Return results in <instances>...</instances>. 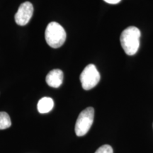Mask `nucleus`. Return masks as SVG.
Instances as JSON below:
<instances>
[{
  "label": "nucleus",
  "instance_id": "nucleus-9",
  "mask_svg": "<svg viewBox=\"0 0 153 153\" xmlns=\"http://www.w3.org/2000/svg\"><path fill=\"white\" fill-rule=\"evenodd\" d=\"M94 153H114V152L110 145H104L101 146Z\"/></svg>",
  "mask_w": 153,
  "mask_h": 153
},
{
  "label": "nucleus",
  "instance_id": "nucleus-10",
  "mask_svg": "<svg viewBox=\"0 0 153 153\" xmlns=\"http://www.w3.org/2000/svg\"><path fill=\"white\" fill-rule=\"evenodd\" d=\"M106 3L111 4H116L119 3L121 0H104Z\"/></svg>",
  "mask_w": 153,
  "mask_h": 153
},
{
  "label": "nucleus",
  "instance_id": "nucleus-2",
  "mask_svg": "<svg viewBox=\"0 0 153 153\" xmlns=\"http://www.w3.org/2000/svg\"><path fill=\"white\" fill-rule=\"evenodd\" d=\"M66 32L64 28L57 22H51L47 26L45 38L48 45L53 48H58L65 42Z\"/></svg>",
  "mask_w": 153,
  "mask_h": 153
},
{
  "label": "nucleus",
  "instance_id": "nucleus-8",
  "mask_svg": "<svg viewBox=\"0 0 153 153\" xmlns=\"http://www.w3.org/2000/svg\"><path fill=\"white\" fill-rule=\"evenodd\" d=\"M11 126V120L9 114L6 112H0V130L9 128Z\"/></svg>",
  "mask_w": 153,
  "mask_h": 153
},
{
  "label": "nucleus",
  "instance_id": "nucleus-6",
  "mask_svg": "<svg viewBox=\"0 0 153 153\" xmlns=\"http://www.w3.org/2000/svg\"><path fill=\"white\" fill-rule=\"evenodd\" d=\"M45 81L48 85L53 88L60 87L63 82V72L59 69L51 70L47 74Z\"/></svg>",
  "mask_w": 153,
  "mask_h": 153
},
{
  "label": "nucleus",
  "instance_id": "nucleus-5",
  "mask_svg": "<svg viewBox=\"0 0 153 153\" xmlns=\"http://www.w3.org/2000/svg\"><path fill=\"white\" fill-rule=\"evenodd\" d=\"M33 14V4L29 1L22 3L15 14V22L19 26H25L30 22Z\"/></svg>",
  "mask_w": 153,
  "mask_h": 153
},
{
  "label": "nucleus",
  "instance_id": "nucleus-1",
  "mask_svg": "<svg viewBox=\"0 0 153 153\" xmlns=\"http://www.w3.org/2000/svg\"><path fill=\"white\" fill-rule=\"evenodd\" d=\"M140 36V31L135 26H129L122 32L120 38V44L126 54L133 55L137 52Z\"/></svg>",
  "mask_w": 153,
  "mask_h": 153
},
{
  "label": "nucleus",
  "instance_id": "nucleus-4",
  "mask_svg": "<svg viewBox=\"0 0 153 153\" xmlns=\"http://www.w3.org/2000/svg\"><path fill=\"white\" fill-rule=\"evenodd\" d=\"M80 82L85 90H90L98 85L101 76L94 65H88L80 74Z\"/></svg>",
  "mask_w": 153,
  "mask_h": 153
},
{
  "label": "nucleus",
  "instance_id": "nucleus-7",
  "mask_svg": "<svg viewBox=\"0 0 153 153\" xmlns=\"http://www.w3.org/2000/svg\"><path fill=\"white\" fill-rule=\"evenodd\" d=\"M54 106V101L50 97H43L38 103V111L41 114H46L51 111Z\"/></svg>",
  "mask_w": 153,
  "mask_h": 153
},
{
  "label": "nucleus",
  "instance_id": "nucleus-3",
  "mask_svg": "<svg viewBox=\"0 0 153 153\" xmlns=\"http://www.w3.org/2000/svg\"><path fill=\"white\" fill-rule=\"evenodd\" d=\"M94 118V109L92 107H88L83 110L78 116L75 124V133L77 136L85 135L91 128Z\"/></svg>",
  "mask_w": 153,
  "mask_h": 153
}]
</instances>
